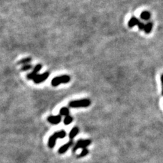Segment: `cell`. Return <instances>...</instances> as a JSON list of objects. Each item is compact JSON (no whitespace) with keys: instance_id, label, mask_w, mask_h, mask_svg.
Returning a JSON list of instances; mask_svg holds the SVG:
<instances>
[{"instance_id":"cell-1","label":"cell","mask_w":163,"mask_h":163,"mask_svg":"<svg viewBox=\"0 0 163 163\" xmlns=\"http://www.w3.org/2000/svg\"><path fill=\"white\" fill-rule=\"evenodd\" d=\"M128 24L129 27H132L135 25H137L139 27V29L140 30H144L146 34H150L153 27V24L152 23H148L147 24H145L142 23V22H140L135 17H132L130 19Z\"/></svg>"},{"instance_id":"cell-2","label":"cell","mask_w":163,"mask_h":163,"mask_svg":"<svg viewBox=\"0 0 163 163\" xmlns=\"http://www.w3.org/2000/svg\"><path fill=\"white\" fill-rule=\"evenodd\" d=\"M66 132L64 130H61V131L55 132L53 135H52L51 137L49 138L48 145L50 148H53L54 145H56V142L57 139H63L66 136Z\"/></svg>"},{"instance_id":"cell-3","label":"cell","mask_w":163,"mask_h":163,"mask_svg":"<svg viewBox=\"0 0 163 163\" xmlns=\"http://www.w3.org/2000/svg\"><path fill=\"white\" fill-rule=\"evenodd\" d=\"M91 102L88 99H80V100L72 101L70 102L69 106L71 107H87L90 105Z\"/></svg>"},{"instance_id":"cell-4","label":"cell","mask_w":163,"mask_h":163,"mask_svg":"<svg viewBox=\"0 0 163 163\" xmlns=\"http://www.w3.org/2000/svg\"><path fill=\"white\" fill-rule=\"evenodd\" d=\"M70 77L68 75H63L61 76L56 77L52 80L51 84L53 86H57L60 84H67L70 81Z\"/></svg>"},{"instance_id":"cell-5","label":"cell","mask_w":163,"mask_h":163,"mask_svg":"<svg viewBox=\"0 0 163 163\" xmlns=\"http://www.w3.org/2000/svg\"><path fill=\"white\" fill-rule=\"evenodd\" d=\"M91 140L90 139H80L78 142L76 143V144L74 146L73 148V152H75L76 150H78L80 148H86L88 145H90Z\"/></svg>"},{"instance_id":"cell-6","label":"cell","mask_w":163,"mask_h":163,"mask_svg":"<svg viewBox=\"0 0 163 163\" xmlns=\"http://www.w3.org/2000/svg\"><path fill=\"white\" fill-rule=\"evenodd\" d=\"M49 74V72H45L42 74H37L33 80H34L35 84H40V83L45 81L48 78Z\"/></svg>"},{"instance_id":"cell-7","label":"cell","mask_w":163,"mask_h":163,"mask_svg":"<svg viewBox=\"0 0 163 163\" xmlns=\"http://www.w3.org/2000/svg\"><path fill=\"white\" fill-rule=\"evenodd\" d=\"M47 120H48V122H50L52 124H58L61 122L62 117L60 115L51 116H49L48 118H47Z\"/></svg>"},{"instance_id":"cell-8","label":"cell","mask_w":163,"mask_h":163,"mask_svg":"<svg viewBox=\"0 0 163 163\" xmlns=\"http://www.w3.org/2000/svg\"><path fill=\"white\" fill-rule=\"evenodd\" d=\"M41 69V64H37L34 69V71H32L31 73H30L29 74L27 75V78L29 80H34L35 78V77L37 75V73Z\"/></svg>"},{"instance_id":"cell-9","label":"cell","mask_w":163,"mask_h":163,"mask_svg":"<svg viewBox=\"0 0 163 163\" xmlns=\"http://www.w3.org/2000/svg\"><path fill=\"white\" fill-rule=\"evenodd\" d=\"M73 144V140H71L68 143H65V144L62 145L61 147H60L59 148V151H58V152H59V154H63L65 153L66 152H67L69 150V148H70L71 147V146Z\"/></svg>"},{"instance_id":"cell-10","label":"cell","mask_w":163,"mask_h":163,"mask_svg":"<svg viewBox=\"0 0 163 163\" xmlns=\"http://www.w3.org/2000/svg\"><path fill=\"white\" fill-rule=\"evenodd\" d=\"M79 128L78 127H73V128L71 130V131L70 132V134H69V137H70V139H73L74 137H75L78 134L79 132Z\"/></svg>"},{"instance_id":"cell-11","label":"cell","mask_w":163,"mask_h":163,"mask_svg":"<svg viewBox=\"0 0 163 163\" xmlns=\"http://www.w3.org/2000/svg\"><path fill=\"white\" fill-rule=\"evenodd\" d=\"M59 114L60 116H69V114H70V109H69L68 107H62L61 109H60Z\"/></svg>"},{"instance_id":"cell-12","label":"cell","mask_w":163,"mask_h":163,"mask_svg":"<svg viewBox=\"0 0 163 163\" xmlns=\"http://www.w3.org/2000/svg\"><path fill=\"white\" fill-rule=\"evenodd\" d=\"M140 17L143 19V20H148L150 18V14L148 11H144V12L141 14Z\"/></svg>"},{"instance_id":"cell-13","label":"cell","mask_w":163,"mask_h":163,"mask_svg":"<svg viewBox=\"0 0 163 163\" xmlns=\"http://www.w3.org/2000/svg\"><path fill=\"white\" fill-rule=\"evenodd\" d=\"M72 122H73V118L70 115L65 116L64 118V121H63V122H64L65 125H68V124H71Z\"/></svg>"},{"instance_id":"cell-14","label":"cell","mask_w":163,"mask_h":163,"mask_svg":"<svg viewBox=\"0 0 163 163\" xmlns=\"http://www.w3.org/2000/svg\"><path fill=\"white\" fill-rule=\"evenodd\" d=\"M88 153H89V151H88V150L87 148L83 149L82 151V152L78 156V158H82V157H84L86 155H88Z\"/></svg>"},{"instance_id":"cell-15","label":"cell","mask_w":163,"mask_h":163,"mask_svg":"<svg viewBox=\"0 0 163 163\" xmlns=\"http://www.w3.org/2000/svg\"><path fill=\"white\" fill-rule=\"evenodd\" d=\"M30 61H31V58H26V59H23L21 60L20 61L18 62V63L19 64L26 65V64H28Z\"/></svg>"},{"instance_id":"cell-16","label":"cell","mask_w":163,"mask_h":163,"mask_svg":"<svg viewBox=\"0 0 163 163\" xmlns=\"http://www.w3.org/2000/svg\"><path fill=\"white\" fill-rule=\"evenodd\" d=\"M32 67H31V65H29V64H26V65H23V67H22L21 68V70H23V71H27V70H30V69H31Z\"/></svg>"},{"instance_id":"cell-17","label":"cell","mask_w":163,"mask_h":163,"mask_svg":"<svg viewBox=\"0 0 163 163\" xmlns=\"http://www.w3.org/2000/svg\"><path fill=\"white\" fill-rule=\"evenodd\" d=\"M161 82H162V95H163V74L161 76Z\"/></svg>"}]
</instances>
